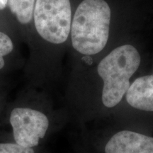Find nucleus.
I'll return each instance as SVG.
<instances>
[{
    "label": "nucleus",
    "mask_w": 153,
    "mask_h": 153,
    "mask_svg": "<svg viewBox=\"0 0 153 153\" xmlns=\"http://www.w3.org/2000/svg\"><path fill=\"white\" fill-rule=\"evenodd\" d=\"M140 62L137 50L131 45H123L113 50L99 63L97 73L103 82L101 108L107 114L118 108Z\"/></svg>",
    "instance_id": "obj_1"
},
{
    "label": "nucleus",
    "mask_w": 153,
    "mask_h": 153,
    "mask_svg": "<svg viewBox=\"0 0 153 153\" xmlns=\"http://www.w3.org/2000/svg\"><path fill=\"white\" fill-rule=\"evenodd\" d=\"M0 153H35L33 148H24L16 143H0Z\"/></svg>",
    "instance_id": "obj_9"
},
{
    "label": "nucleus",
    "mask_w": 153,
    "mask_h": 153,
    "mask_svg": "<svg viewBox=\"0 0 153 153\" xmlns=\"http://www.w3.org/2000/svg\"><path fill=\"white\" fill-rule=\"evenodd\" d=\"M123 99L133 111L153 114V74L140 76L134 80Z\"/></svg>",
    "instance_id": "obj_6"
},
{
    "label": "nucleus",
    "mask_w": 153,
    "mask_h": 153,
    "mask_svg": "<svg viewBox=\"0 0 153 153\" xmlns=\"http://www.w3.org/2000/svg\"><path fill=\"white\" fill-rule=\"evenodd\" d=\"M9 121L15 143L24 148L38 146L46 135L50 126L49 119L45 114L26 107L14 108Z\"/></svg>",
    "instance_id": "obj_4"
},
{
    "label": "nucleus",
    "mask_w": 153,
    "mask_h": 153,
    "mask_svg": "<svg viewBox=\"0 0 153 153\" xmlns=\"http://www.w3.org/2000/svg\"><path fill=\"white\" fill-rule=\"evenodd\" d=\"M102 153H153V136L131 128L113 131L104 138Z\"/></svg>",
    "instance_id": "obj_5"
},
{
    "label": "nucleus",
    "mask_w": 153,
    "mask_h": 153,
    "mask_svg": "<svg viewBox=\"0 0 153 153\" xmlns=\"http://www.w3.org/2000/svg\"><path fill=\"white\" fill-rule=\"evenodd\" d=\"M8 3V0H0V10H3Z\"/></svg>",
    "instance_id": "obj_10"
},
{
    "label": "nucleus",
    "mask_w": 153,
    "mask_h": 153,
    "mask_svg": "<svg viewBox=\"0 0 153 153\" xmlns=\"http://www.w3.org/2000/svg\"><path fill=\"white\" fill-rule=\"evenodd\" d=\"M36 30L45 41L64 43L71 30L70 0H36L33 11Z\"/></svg>",
    "instance_id": "obj_3"
},
{
    "label": "nucleus",
    "mask_w": 153,
    "mask_h": 153,
    "mask_svg": "<svg viewBox=\"0 0 153 153\" xmlns=\"http://www.w3.org/2000/svg\"><path fill=\"white\" fill-rule=\"evenodd\" d=\"M111 9L104 0H83L71 25L72 46L85 55H93L106 46L109 36Z\"/></svg>",
    "instance_id": "obj_2"
},
{
    "label": "nucleus",
    "mask_w": 153,
    "mask_h": 153,
    "mask_svg": "<svg viewBox=\"0 0 153 153\" xmlns=\"http://www.w3.org/2000/svg\"><path fill=\"white\" fill-rule=\"evenodd\" d=\"M11 12L21 24H28L33 18L35 0H8Z\"/></svg>",
    "instance_id": "obj_7"
},
{
    "label": "nucleus",
    "mask_w": 153,
    "mask_h": 153,
    "mask_svg": "<svg viewBox=\"0 0 153 153\" xmlns=\"http://www.w3.org/2000/svg\"><path fill=\"white\" fill-rule=\"evenodd\" d=\"M13 50V43L7 34L0 32V70L4 66V56L8 55Z\"/></svg>",
    "instance_id": "obj_8"
}]
</instances>
